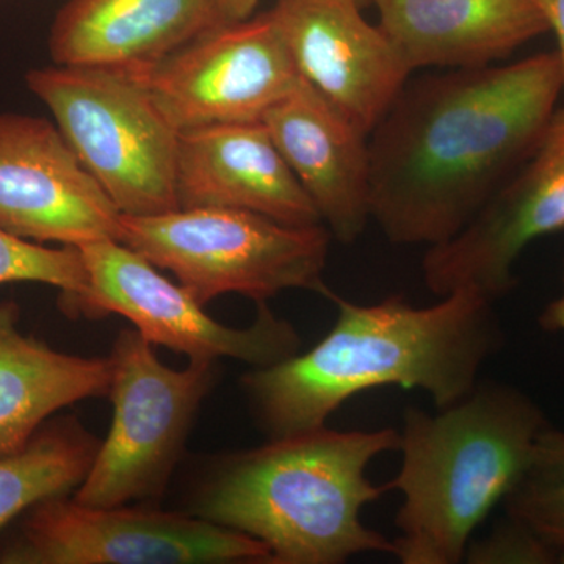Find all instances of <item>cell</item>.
I'll list each match as a JSON object with an SVG mask.
<instances>
[{"mask_svg": "<svg viewBox=\"0 0 564 564\" xmlns=\"http://www.w3.org/2000/svg\"><path fill=\"white\" fill-rule=\"evenodd\" d=\"M563 95L556 52L410 79L369 135L370 212L386 239L432 248L529 158Z\"/></svg>", "mask_w": 564, "mask_h": 564, "instance_id": "1", "label": "cell"}, {"mask_svg": "<svg viewBox=\"0 0 564 564\" xmlns=\"http://www.w3.org/2000/svg\"><path fill=\"white\" fill-rule=\"evenodd\" d=\"M328 299L337 318L321 343L242 378L270 437L321 429L347 400L384 386L421 389L443 410L474 391L481 367L503 347L496 302L475 288L432 306L403 295L373 304Z\"/></svg>", "mask_w": 564, "mask_h": 564, "instance_id": "2", "label": "cell"}, {"mask_svg": "<svg viewBox=\"0 0 564 564\" xmlns=\"http://www.w3.org/2000/svg\"><path fill=\"white\" fill-rule=\"evenodd\" d=\"M395 429L339 432L328 426L272 437L229 456L204 486L195 514L265 544L272 564H340L366 552L395 551L364 525L362 508L388 486L367 467L399 452Z\"/></svg>", "mask_w": 564, "mask_h": 564, "instance_id": "3", "label": "cell"}, {"mask_svg": "<svg viewBox=\"0 0 564 564\" xmlns=\"http://www.w3.org/2000/svg\"><path fill=\"white\" fill-rule=\"evenodd\" d=\"M551 423L527 393L478 383L451 406L408 408L402 466L388 491L402 492L393 555L403 564H458L478 525L522 477Z\"/></svg>", "mask_w": 564, "mask_h": 564, "instance_id": "4", "label": "cell"}, {"mask_svg": "<svg viewBox=\"0 0 564 564\" xmlns=\"http://www.w3.org/2000/svg\"><path fill=\"white\" fill-rule=\"evenodd\" d=\"M332 237L325 225H284L228 207L121 217V242L173 273L203 306L228 293L256 303L291 289L328 296L323 273Z\"/></svg>", "mask_w": 564, "mask_h": 564, "instance_id": "5", "label": "cell"}, {"mask_svg": "<svg viewBox=\"0 0 564 564\" xmlns=\"http://www.w3.org/2000/svg\"><path fill=\"white\" fill-rule=\"evenodd\" d=\"M25 84L122 215L180 209L181 132L132 70L54 63L29 70Z\"/></svg>", "mask_w": 564, "mask_h": 564, "instance_id": "6", "label": "cell"}, {"mask_svg": "<svg viewBox=\"0 0 564 564\" xmlns=\"http://www.w3.org/2000/svg\"><path fill=\"white\" fill-rule=\"evenodd\" d=\"M113 421L74 499L115 507L161 497L199 404L214 384L215 361L163 366L137 329H122L109 356Z\"/></svg>", "mask_w": 564, "mask_h": 564, "instance_id": "7", "label": "cell"}, {"mask_svg": "<svg viewBox=\"0 0 564 564\" xmlns=\"http://www.w3.org/2000/svg\"><path fill=\"white\" fill-rule=\"evenodd\" d=\"M0 540V564L270 563L261 541L202 516L95 507L68 496L33 505Z\"/></svg>", "mask_w": 564, "mask_h": 564, "instance_id": "8", "label": "cell"}, {"mask_svg": "<svg viewBox=\"0 0 564 564\" xmlns=\"http://www.w3.org/2000/svg\"><path fill=\"white\" fill-rule=\"evenodd\" d=\"M88 291L74 315L91 318L118 314L128 318L152 345L185 352L191 359H237L267 367L291 358L302 339L291 322L258 303V315L247 328H229L206 314L198 300L181 284L166 280L158 267L118 240L79 247Z\"/></svg>", "mask_w": 564, "mask_h": 564, "instance_id": "9", "label": "cell"}, {"mask_svg": "<svg viewBox=\"0 0 564 564\" xmlns=\"http://www.w3.org/2000/svg\"><path fill=\"white\" fill-rule=\"evenodd\" d=\"M129 70L180 132L262 121L302 82L269 11L218 25L155 65Z\"/></svg>", "mask_w": 564, "mask_h": 564, "instance_id": "10", "label": "cell"}, {"mask_svg": "<svg viewBox=\"0 0 564 564\" xmlns=\"http://www.w3.org/2000/svg\"><path fill=\"white\" fill-rule=\"evenodd\" d=\"M564 231V107L518 170L447 242L426 248L423 282L437 296L475 288L492 302L516 285L514 265L534 240Z\"/></svg>", "mask_w": 564, "mask_h": 564, "instance_id": "11", "label": "cell"}, {"mask_svg": "<svg viewBox=\"0 0 564 564\" xmlns=\"http://www.w3.org/2000/svg\"><path fill=\"white\" fill-rule=\"evenodd\" d=\"M121 217L55 122L0 113V228L79 248L121 242Z\"/></svg>", "mask_w": 564, "mask_h": 564, "instance_id": "12", "label": "cell"}, {"mask_svg": "<svg viewBox=\"0 0 564 564\" xmlns=\"http://www.w3.org/2000/svg\"><path fill=\"white\" fill-rule=\"evenodd\" d=\"M361 10L355 0H276L269 13L300 77L370 135L413 69Z\"/></svg>", "mask_w": 564, "mask_h": 564, "instance_id": "13", "label": "cell"}, {"mask_svg": "<svg viewBox=\"0 0 564 564\" xmlns=\"http://www.w3.org/2000/svg\"><path fill=\"white\" fill-rule=\"evenodd\" d=\"M262 121L323 225L355 243L372 220L369 135L303 79Z\"/></svg>", "mask_w": 564, "mask_h": 564, "instance_id": "14", "label": "cell"}, {"mask_svg": "<svg viewBox=\"0 0 564 564\" xmlns=\"http://www.w3.org/2000/svg\"><path fill=\"white\" fill-rule=\"evenodd\" d=\"M176 181L180 209L228 207L284 225H323L263 121L181 132Z\"/></svg>", "mask_w": 564, "mask_h": 564, "instance_id": "15", "label": "cell"}, {"mask_svg": "<svg viewBox=\"0 0 564 564\" xmlns=\"http://www.w3.org/2000/svg\"><path fill=\"white\" fill-rule=\"evenodd\" d=\"M223 24L220 0H68L47 46L55 65L141 69Z\"/></svg>", "mask_w": 564, "mask_h": 564, "instance_id": "16", "label": "cell"}, {"mask_svg": "<svg viewBox=\"0 0 564 564\" xmlns=\"http://www.w3.org/2000/svg\"><path fill=\"white\" fill-rule=\"evenodd\" d=\"M410 68H481L549 32L534 0H372Z\"/></svg>", "mask_w": 564, "mask_h": 564, "instance_id": "17", "label": "cell"}, {"mask_svg": "<svg viewBox=\"0 0 564 564\" xmlns=\"http://www.w3.org/2000/svg\"><path fill=\"white\" fill-rule=\"evenodd\" d=\"M21 310L0 302V458L18 454L62 408L109 395L110 358L54 350L20 329Z\"/></svg>", "mask_w": 564, "mask_h": 564, "instance_id": "18", "label": "cell"}, {"mask_svg": "<svg viewBox=\"0 0 564 564\" xmlns=\"http://www.w3.org/2000/svg\"><path fill=\"white\" fill-rule=\"evenodd\" d=\"M99 444L74 417L47 421L18 454L0 458V532L33 505L84 484Z\"/></svg>", "mask_w": 564, "mask_h": 564, "instance_id": "19", "label": "cell"}, {"mask_svg": "<svg viewBox=\"0 0 564 564\" xmlns=\"http://www.w3.org/2000/svg\"><path fill=\"white\" fill-rule=\"evenodd\" d=\"M507 516L522 522L556 552L564 551V432L549 425L532 459L503 500Z\"/></svg>", "mask_w": 564, "mask_h": 564, "instance_id": "20", "label": "cell"}, {"mask_svg": "<svg viewBox=\"0 0 564 564\" xmlns=\"http://www.w3.org/2000/svg\"><path fill=\"white\" fill-rule=\"evenodd\" d=\"M39 282L62 292V310L73 317L88 291V276L79 248H50L21 239L0 228V285Z\"/></svg>", "mask_w": 564, "mask_h": 564, "instance_id": "21", "label": "cell"}, {"mask_svg": "<svg viewBox=\"0 0 564 564\" xmlns=\"http://www.w3.org/2000/svg\"><path fill=\"white\" fill-rule=\"evenodd\" d=\"M464 560L474 564H549L558 562V552L529 527L507 516L488 536L470 541Z\"/></svg>", "mask_w": 564, "mask_h": 564, "instance_id": "22", "label": "cell"}, {"mask_svg": "<svg viewBox=\"0 0 564 564\" xmlns=\"http://www.w3.org/2000/svg\"><path fill=\"white\" fill-rule=\"evenodd\" d=\"M534 3L547 21L549 31L555 33L556 43H558V50L555 52L562 68L564 93V0H534Z\"/></svg>", "mask_w": 564, "mask_h": 564, "instance_id": "23", "label": "cell"}, {"mask_svg": "<svg viewBox=\"0 0 564 564\" xmlns=\"http://www.w3.org/2000/svg\"><path fill=\"white\" fill-rule=\"evenodd\" d=\"M359 7H367L372 0H355ZM259 0H220L221 18L225 24L240 22L251 18L252 11L258 7Z\"/></svg>", "mask_w": 564, "mask_h": 564, "instance_id": "24", "label": "cell"}, {"mask_svg": "<svg viewBox=\"0 0 564 564\" xmlns=\"http://www.w3.org/2000/svg\"><path fill=\"white\" fill-rule=\"evenodd\" d=\"M538 323L544 332L564 334V293L544 307Z\"/></svg>", "mask_w": 564, "mask_h": 564, "instance_id": "25", "label": "cell"}, {"mask_svg": "<svg viewBox=\"0 0 564 564\" xmlns=\"http://www.w3.org/2000/svg\"><path fill=\"white\" fill-rule=\"evenodd\" d=\"M563 289H564V261H563Z\"/></svg>", "mask_w": 564, "mask_h": 564, "instance_id": "26", "label": "cell"}]
</instances>
